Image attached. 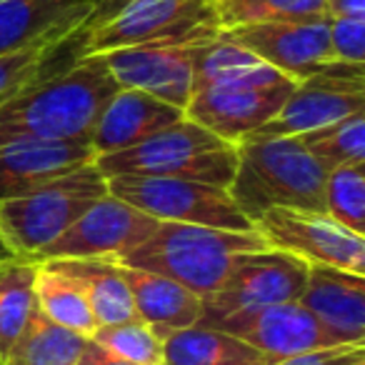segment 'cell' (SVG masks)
I'll list each match as a JSON object with an SVG mask.
<instances>
[{
  "label": "cell",
  "instance_id": "6da1fadb",
  "mask_svg": "<svg viewBox=\"0 0 365 365\" xmlns=\"http://www.w3.org/2000/svg\"><path fill=\"white\" fill-rule=\"evenodd\" d=\"M115 91L118 83L101 56L78 58L0 103V148L38 140L91 143L98 115Z\"/></svg>",
  "mask_w": 365,
  "mask_h": 365
},
{
  "label": "cell",
  "instance_id": "7a4b0ae2",
  "mask_svg": "<svg viewBox=\"0 0 365 365\" xmlns=\"http://www.w3.org/2000/svg\"><path fill=\"white\" fill-rule=\"evenodd\" d=\"M235 148L238 165L228 193L253 225L270 208L325 213L328 170L300 145L298 138L243 140Z\"/></svg>",
  "mask_w": 365,
  "mask_h": 365
},
{
  "label": "cell",
  "instance_id": "3957f363",
  "mask_svg": "<svg viewBox=\"0 0 365 365\" xmlns=\"http://www.w3.org/2000/svg\"><path fill=\"white\" fill-rule=\"evenodd\" d=\"M263 248L268 245L258 230H220L158 220L150 238L115 263L165 275L205 300L223 283L240 253Z\"/></svg>",
  "mask_w": 365,
  "mask_h": 365
},
{
  "label": "cell",
  "instance_id": "277c9868",
  "mask_svg": "<svg viewBox=\"0 0 365 365\" xmlns=\"http://www.w3.org/2000/svg\"><path fill=\"white\" fill-rule=\"evenodd\" d=\"M93 163L106 180L115 175H155L228 188L238 165V148L198 123L180 118L138 145L98 155Z\"/></svg>",
  "mask_w": 365,
  "mask_h": 365
},
{
  "label": "cell",
  "instance_id": "5b68a950",
  "mask_svg": "<svg viewBox=\"0 0 365 365\" xmlns=\"http://www.w3.org/2000/svg\"><path fill=\"white\" fill-rule=\"evenodd\" d=\"M213 0H120L106 18L88 21L83 58L130 46H182L218 38Z\"/></svg>",
  "mask_w": 365,
  "mask_h": 365
},
{
  "label": "cell",
  "instance_id": "8992f818",
  "mask_svg": "<svg viewBox=\"0 0 365 365\" xmlns=\"http://www.w3.org/2000/svg\"><path fill=\"white\" fill-rule=\"evenodd\" d=\"M103 195H108V180L96 163H88L33 193L3 200L0 235L16 255L36 258Z\"/></svg>",
  "mask_w": 365,
  "mask_h": 365
},
{
  "label": "cell",
  "instance_id": "52a82bcc",
  "mask_svg": "<svg viewBox=\"0 0 365 365\" xmlns=\"http://www.w3.org/2000/svg\"><path fill=\"white\" fill-rule=\"evenodd\" d=\"M108 193L165 223L205 225L220 230H255L253 220L230 198L228 188L210 182L155 175L108 178Z\"/></svg>",
  "mask_w": 365,
  "mask_h": 365
},
{
  "label": "cell",
  "instance_id": "ba28073f",
  "mask_svg": "<svg viewBox=\"0 0 365 365\" xmlns=\"http://www.w3.org/2000/svg\"><path fill=\"white\" fill-rule=\"evenodd\" d=\"M308 263L283 253L263 248L240 253L230 265L223 283L203 300L198 325H215L235 315L253 313L278 303H298L308 283Z\"/></svg>",
  "mask_w": 365,
  "mask_h": 365
},
{
  "label": "cell",
  "instance_id": "9c48e42d",
  "mask_svg": "<svg viewBox=\"0 0 365 365\" xmlns=\"http://www.w3.org/2000/svg\"><path fill=\"white\" fill-rule=\"evenodd\" d=\"M265 245L293 255L308 265H328L365 275V235H358L328 213L270 208L255 220Z\"/></svg>",
  "mask_w": 365,
  "mask_h": 365
},
{
  "label": "cell",
  "instance_id": "30bf717a",
  "mask_svg": "<svg viewBox=\"0 0 365 365\" xmlns=\"http://www.w3.org/2000/svg\"><path fill=\"white\" fill-rule=\"evenodd\" d=\"M218 38L250 51L295 83L323 76L340 63L330 51V18L248 23L223 28Z\"/></svg>",
  "mask_w": 365,
  "mask_h": 365
},
{
  "label": "cell",
  "instance_id": "8fae6325",
  "mask_svg": "<svg viewBox=\"0 0 365 365\" xmlns=\"http://www.w3.org/2000/svg\"><path fill=\"white\" fill-rule=\"evenodd\" d=\"M365 76L363 66L338 63L323 76L295 83L293 93L265 125H260L245 140H268V138H298L323 125L363 113ZM243 143V140H240Z\"/></svg>",
  "mask_w": 365,
  "mask_h": 365
},
{
  "label": "cell",
  "instance_id": "7c38bea8",
  "mask_svg": "<svg viewBox=\"0 0 365 365\" xmlns=\"http://www.w3.org/2000/svg\"><path fill=\"white\" fill-rule=\"evenodd\" d=\"M158 220L128 205L115 195H103L61 238L43 248L33 260L48 258H110L118 260L145 243Z\"/></svg>",
  "mask_w": 365,
  "mask_h": 365
},
{
  "label": "cell",
  "instance_id": "4fadbf2b",
  "mask_svg": "<svg viewBox=\"0 0 365 365\" xmlns=\"http://www.w3.org/2000/svg\"><path fill=\"white\" fill-rule=\"evenodd\" d=\"M200 43H182V46H130L103 53V63L118 88H133L163 103L180 108L185 113L193 96V63Z\"/></svg>",
  "mask_w": 365,
  "mask_h": 365
},
{
  "label": "cell",
  "instance_id": "5bb4252c",
  "mask_svg": "<svg viewBox=\"0 0 365 365\" xmlns=\"http://www.w3.org/2000/svg\"><path fill=\"white\" fill-rule=\"evenodd\" d=\"M293 88L290 78L263 88H205L190 96L185 118L238 145L283 108Z\"/></svg>",
  "mask_w": 365,
  "mask_h": 365
},
{
  "label": "cell",
  "instance_id": "9a60e30c",
  "mask_svg": "<svg viewBox=\"0 0 365 365\" xmlns=\"http://www.w3.org/2000/svg\"><path fill=\"white\" fill-rule=\"evenodd\" d=\"M210 328L225 330V333L245 340L258 353H263L270 365L293 358V355L308 353V350L335 345V340L325 333L323 325L300 303L268 305V308L253 310V313L220 320Z\"/></svg>",
  "mask_w": 365,
  "mask_h": 365
},
{
  "label": "cell",
  "instance_id": "2e32d148",
  "mask_svg": "<svg viewBox=\"0 0 365 365\" xmlns=\"http://www.w3.org/2000/svg\"><path fill=\"white\" fill-rule=\"evenodd\" d=\"M93 160L96 150L81 140L8 143L0 148V203L33 193Z\"/></svg>",
  "mask_w": 365,
  "mask_h": 365
},
{
  "label": "cell",
  "instance_id": "e0dca14e",
  "mask_svg": "<svg viewBox=\"0 0 365 365\" xmlns=\"http://www.w3.org/2000/svg\"><path fill=\"white\" fill-rule=\"evenodd\" d=\"M298 303L323 325L335 343L365 340V275L328 265H310Z\"/></svg>",
  "mask_w": 365,
  "mask_h": 365
},
{
  "label": "cell",
  "instance_id": "ac0fdd59",
  "mask_svg": "<svg viewBox=\"0 0 365 365\" xmlns=\"http://www.w3.org/2000/svg\"><path fill=\"white\" fill-rule=\"evenodd\" d=\"M180 118H185V113L170 103H163L133 88H118L98 115L91 148L96 150V158L128 150Z\"/></svg>",
  "mask_w": 365,
  "mask_h": 365
},
{
  "label": "cell",
  "instance_id": "d6986e66",
  "mask_svg": "<svg viewBox=\"0 0 365 365\" xmlns=\"http://www.w3.org/2000/svg\"><path fill=\"white\" fill-rule=\"evenodd\" d=\"M98 6L101 0H0V56L71 36Z\"/></svg>",
  "mask_w": 365,
  "mask_h": 365
},
{
  "label": "cell",
  "instance_id": "ffe728a7",
  "mask_svg": "<svg viewBox=\"0 0 365 365\" xmlns=\"http://www.w3.org/2000/svg\"><path fill=\"white\" fill-rule=\"evenodd\" d=\"M120 265V263H118ZM123 278L130 290L135 315L155 330L158 338H165L173 330L193 328L203 313V300L188 288L178 285L165 275L120 265Z\"/></svg>",
  "mask_w": 365,
  "mask_h": 365
},
{
  "label": "cell",
  "instance_id": "44dd1931",
  "mask_svg": "<svg viewBox=\"0 0 365 365\" xmlns=\"http://www.w3.org/2000/svg\"><path fill=\"white\" fill-rule=\"evenodd\" d=\"M86 28L83 23L78 31L66 38H51V41H38L21 51H13L0 56V103L11 101L26 88L36 86L38 81L73 66L78 58H83V41H86Z\"/></svg>",
  "mask_w": 365,
  "mask_h": 365
},
{
  "label": "cell",
  "instance_id": "7402d4cb",
  "mask_svg": "<svg viewBox=\"0 0 365 365\" xmlns=\"http://www.w3.org/2000/svg\"><path fill=\"white\" fill-rule=\"evenodd\" d=\"M280 81H285L283 73L270 68L245 48L220 38L200 43L195 53L193 93L205 88H263Z\"/></svg>",
  "mask_w": 365,
  "mask_h": 365
},
{
  "label": "cell",
  "instance_id": "603a6c76",
  "mask_svg": "<svg viewBox=\"0 0 365 365\" xmlns=\"http://www.w3.org/2000/svg\"><path fill=\"white\" fill-rule=\"evenodd\" d=\"M56 260L63 270L81 283L83 293L91 305L96 325H115L125 320H135L130 290L123 278V270L110 258H48Z\"/></svg>",
  "mask_w": 365,
  "mask_h": 365
},
{
  "label": "cell",
  "instance_id": "cb8c5ba5",
  "mask_svg": "<svg viewBox=\"0 0 365 365\" xmlns=\"http://www.w3.org/2000/svg\"><path fill=\"white\" fill-rule=\"evenodd\" d=\"M163 365H270L245 340L218 328L173 330L163 338Z\"/></svg>",
  "mask_w": 365,
  "mask_h": 365
},
{
  "label": "cell",
  "instance_id": "d4e9b609",
  "mask_svg": "<svg viewBox=\"0 0 365 365\" xmlns=\"http://www.w3.org/2000/svg\"><path fill=\"white\" fill-rule=\"evenodd\" d=\"M36 305L46 318L63 328L91 338L96 333V318L83 293L81 283L56 260H36Z\"/></svg>",
  "mask_w": 365,
  "mask_h": 365
},
{
  "label": "cell",
  "instance_id": "484cf974",
  "mask_svg": "<svg viewBox=\"0 0 365 365\" xmlns=\"http://www.w3.org/2000/svg\"><path fill=\"white\" fill-rule=\"evenodd\" d=\"M86 345V335L73 333L36 310L0 365H76Z\"/></svg>",
  "mask_w": 365,
  "mask_h": 365
},
{
  "label": "cell",
  "instance_id": "4316f807",
  "mask_svg": "<svg viewBox=\"0 0 365 365\" xmlns=\"http://www.w3.org/2000/svg\"><path fill=\"white\" fill-rule=\"evenodd\" d=\"M36 270V260L21 255L0 263V360L6 358L38 310Z\"/></svg>",
  "mask_w": 365,
  "mask_h": 365
},
{
  "label": "cell",
  "instance_id": "83f0119b",
  "mask_svg": "<svg viewBox=\"0 0 365 365\" xmlns=\"http://www.w3.org/2000/svg\"><path fill=\"white\" fill-rule=\"evenodd\" d=\"M298 143L325 168L363 165L365 163V115L353 113L348 118L298 135Z\"/></svg>",
  "mask_w": 365,
  "mask_h": 365
},
{
  "label": "cell",
  "instance_id": "f1b7e54d",
  "mask_svg": "<svg viewBox=\"0 0 365 365\" xmlns=\"http://www.w3.org/2000/svg\"><path fill=\"white\" fill-rule=\"evenodd\" d=\"M220 31L248 23H280L330 18L325 0H213Z\"/></svg>",
  "mask_w": 365,
  "mask_h": 365
},
{
  "label": "cell",
  "instance_id": "f546056e",
  "mask_svg": "<svg viewBox=\"0 0 365 365\" xmlns=\"http://www.w3.org/2000/svg\"><path fill=\"white\" fill-rule=\"evenodd\" d=\"M106 353L135 365H163V340L140 318L115 325H101L91 335Z\"/></svg>",
  "mask_w": 365,
  "mask_h": 365
},
{
  "label": "cell",
  "instance_id": "4dcf8cb0",
  "mask_svg": "<svg viewBox=\"0 0 365 365\" xmlns=\"http://www.w3.org/2000/svg\"><path fill=\"white\" fill-rule=\"evenodd\" d=\"M325 213L358 235H365L363 165H340L325 178Z\"/></svg>",
  "mask_w": 365,
  "mask_h": 365
},
{
  "label": "cell",
  "instance_id": "1f68e13d",
  "mask_svg": "<svg viewBox=\"0 0 365 365\" xmlns=\"http://www.w3.org/2000/svg\"><path fill=\"white\" fill-rule=\"evenodd\" d=\"M365 21L360 18H330V51L340 63H365Z\"/></svg>",
  "mask_w": 365,
  "mask_h": 365
},
{
  "label": "cell",
  "instance_id": "d6a6232c",
  "mask_svg": "<svg viewBox=\"0 0 365 365\" xmlns=\"http://www.w3.org/2000/svg\"><path fill=\"white\" fill-rule=\"evenodd\" d=\"M360 363H365L363 343H335L318 350L293 355V358H285L273 365H360Z\"/></svg>",
  "mask_w": 365,
  "mask_h": 365
},
{
  "label": "cell",
  "instance_id": "836d02e7",
  "mask_svg": "<svg viewBox=\"0 0 365 365\" xmlns=\"http://www.w3.org/2000/svg\"><path fill=\"white\" fill-rule=\"evenodd\" d=\"M330 18H360L365 21V0H325Z\"/></svg>",
  "mask_w": 365,
  "mask_h": 365
},
{
  "label": "cell",
  "instance_id": "e575fe53",
  "mask_svg": "<svg viewBox=\"0 0 365 365\" xmlns=\"http://www.w3.org/2000/svg\"><path fill=\"white\" fill-rule=\"evenodd\" d=\"M78 365H135V363H128V360H120V358H115V355L106 353L101 345H96L88 338V345H86V350H83Z\"/></svg>",
  "mask_w": 365,
  "mask_h": 365
},
{
  "label": "cell",
  "instance_id": "d590c367",
  "mask_svg": "<svg viewBox=\"0 0 365 365\" xmlns=\"http://www.w3.org/2000/svg\"><path fill=\"white\" fill-rule=\"evenodd\" d=\"M11 258H16V253L8 248V243L3 240V235H0V263H6V260H11Z\"/></svg>",
  "mask_w": 365,
  "mask_h": 365
},
{
  "label": "cell",
  "instance_id": "8d00e7d4",
  "mask_svg": "<svg viewBox=\"0 0 365 365\" xmlns=\"http://www.w3.org/2000/svg\"><path fill=\"white\" fill-rule=\"evenodd\" d=\"M360 365H365V363H360Z\"/></svg>",
  "mask_w": 365,
  "mask_h": 365
},
{
  "label": "cell",
  "instance_id": "74e56055",
  "mask_svg": "<svg viewBox=\"0 0 365 365\" xmlns=\"http://www.w3.org/2000/svg\"><path fill=\"white\" fill-rule=\"evenodd\" d=\"M76 365H78V363H76Z\"/></svg>",
  "mask_w": 365,
  "mask_h": 365
}]
</instances>
